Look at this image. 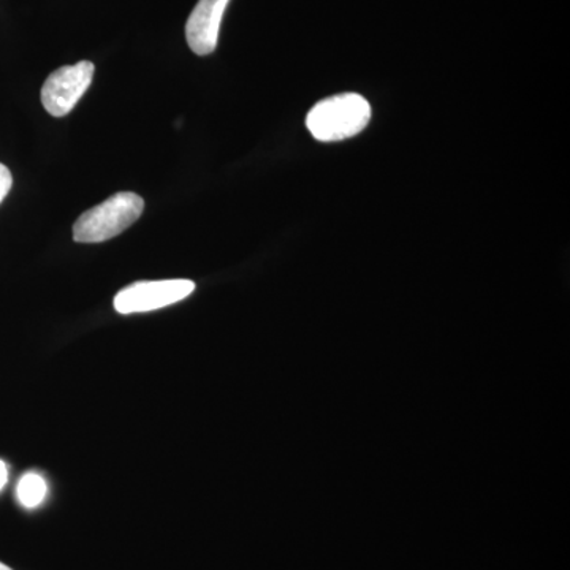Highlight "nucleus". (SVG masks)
<instances>
[{
	"label": "nucleus",
	"mask_w": 570,
	"mask_h": 570,
	"mask_svg": "<svg viewBox=\"0 0 570 570\" xmlns=\"http://www.w3.org/2000/svg\"><path fill=\"white\" fill-rule=\"evenodd\" d=\"M371 107L358 94H340L321 100L307 112L306 127L318 141H341L365 130Z\"/></svg>",
	"instance_id": "obj_1"
},
{
	"label": "nucleus",
	"mask_w": 570,
	"mask_h": 570,
	"mask_svg": "<svg viewBox=\"0 0 570 570\" xmlns=\"http://www.w3.org/2000/svg\"><path fill=\"white\" fill-rule=\"evenodd\" d=\"M145 200L134 193L112 195L102 204L82 213L73 225L77 243H104L121 235L140 219Z\"/></svg>",
	"instance_id": "obj_2"
},
{
	"label": "nucleus",
	"mask_w": 570,
	"mask_h": 570,
	"mask_svg": "<svg viewBox=\"0 0 570 570\" xmlns=\"http://www.w3.org/2000/svg\"><path fill=\"white\" fill-rule=\"evenodd\" d=\"M194 291L195 283L189 279L141 281L122 288L115 296V309L124 316L151 313L183 302Z\"/></svg>",
	"instance_id": "obj_3"
},
{
	"label": "nucleus",
	"mask_w": 570,
	"mask_h": 570,
	"mask_svg": "<svg viewBox=\"0 0 570 570\" xmlns=\"http://www.w3.org/2000/svg\"><path fill=\"white\" fill-rule=\"evenodd\" d=\"M94 70L96 67L92 62L81 61L52 71L41 88L45 110L55 118L69 115L91 86Z\"/></svg>",
	"instance_id": "obj_4"
},
{
	"label": "nucleus",
	"mask_w": 570,
	"mask_h": 570,
	"mask_svg": "<svg viewBox=\"0 0 570 570\" xmlns=\"http://www.w3.org/2000/svg\"><path fill=\"white\" fill-rule=\"evenodd\" d=\"M230 0H198L186 24V39L198 56L212 55L219 40L220 22Z\"/></svg>",
	"instance_id": "obj_5"
},
{
	"label": "nucleus",
	"mask_w": 570,
	"mask_h": 570,
	"mask_svg": "<svg viewBox=\"0 0 570 570\" xmlns=\"http://www.w3.org/2000/svg\"><path fill=\"white\" fill-rule=\"evenodd\" d=\"M48 487L41 475L36 472H29L18 483L17 494L18 501L24 505L26 509H33L40 505L47 498Z\"/></svg>",
	"instance_id": "obj_6"
},
{
	"label": "nucleus",
	"mask_w": 570,
	"mask_h": 570,
	"mask_svg": "<svg viewBox=\"0 0 570 570\" xmlns=\"http://www.w3.org/2000/svg\"><path fill=\"white\" fill-rule=\"evenodd\" d=\"M13 184V176H11L9 168L6 165L0 164V204L6 200Z\"/></svg>",
	"instance_id": "obj_7"
},
{
	"label": "nucleus",
	"mask_w": 570,
	"mask_h": 570,
	"mask_svg": "<svg viewBox=\"0 0 570 570\" xmlns=\"http://www.w3.org/2000/svg\"><path fill=\"white\" fill-rule=\"evenodd\" d=\"M7 480H9V471H7V464L0 460V491L7 485Z\"/></svg>",
	"instance_id": "obj_8"
},
{
	"label": "nucleus",
	"mask_w": 570,
	"mask_h": 570,
	"mask_svg": "<svg viewBox=\"0 0 570 570\" xmlns=\"http://www.w3.org/2000/svg\"><path fill=\"white\" fill-rule=\"evenodd\" d=\"M0 570H13V569H10L9 566L3 564V562H0Z\"/></svg>",
	"instance_id": "obj_9"
}]
</instances>
